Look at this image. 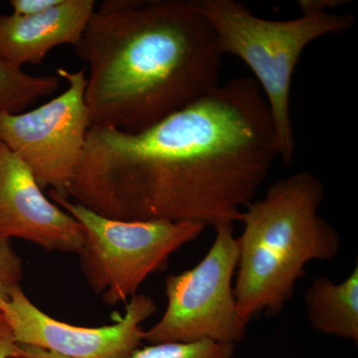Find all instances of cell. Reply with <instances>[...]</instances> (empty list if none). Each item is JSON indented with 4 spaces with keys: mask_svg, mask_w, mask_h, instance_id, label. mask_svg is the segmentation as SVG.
I'll list each match as a JSON object with an SVG mask.
<instances>
[{
    "mask_svg": "<svg viewBox=\"0 0 358 358\" xmlns=\"http://www.w3.org/2000/svg\"><path fill=\"white\" fill-rule=\"evenodd\" d=\"M324 194L322 181L301 171L272 183L263 197L245 205L233 292L247 324L262 313L278 317L293 298L306 266L341 253V235L319 214Z\"/></svg>",
    "mask_w": 358,
    "mask_h": 358,
    "instance_id": "cell-3",
    "label": "cell"
},
{
    "mask_svg": "<svg viewBox=\"0 0 358 358\" xmlns=\"http://www.w3.org/2000/svg\"><path fill=\"white\" fill-rule=\"evenodd\" d=\"M236 345L211 341L164 343L138 348L129 358H233Z\"/></svg>",
    "mask_w": 358,
    "mask_h": 358,
    "instance_id": "cell-13",
    "label": "cell"
},
{
    "mask_svg": "<svg viewBox=\"0 0 358 358\" xmlns=\"http://www.w3.org/2000/svg\"><path fill=\"white\" fill-rule=\"evenodd\" d=\"M0 238H20L48 252L78 254L81 224L50 201L26 166L0 141Z\"/></svg>",
    "mask_w": 358,
    "mask_h": 358,
    "instance_id": "cell-9",
    "label": "cell"
},
{
    "mask_svg": "<svg viewBox=\"0 0 358 358\" xmlns=\"http://www.w3.org/2000/svg\"><path fill=\"white\" fill-rule=\"evenodd\" d=\"M68 88L36 109L20 114L0 112V141L29 167L42 189L69 199L92 127L85 100L86 70H56Z\"/></svg>",
    "mask_w": 358,
    "mask_h": 358,
    "instance_id": "cell-7",
    "label": "cell"
},
{
    "mask_svg": "<svg viewBox=\"0 0 358 358\" xmlns=\"http://www.w3.org/2000/svg\"><path fill=\"white\" fill-rule=\"evenodd\" d=\"M49 196L81 224L80 267L92 291L109 306L128 303L148 275L166 270L169 257L207 227L200 222L115 220L52 190Z\"/></svg>",
    "mask_w": 358,
    "mask_h": 358,
    "instance_id": "cell-5",
    "label": "cell"
},
{
    "mask_svg": "<svg viewBox=\"0 0 358 358\" xmlns=\"http://www.w3.org/2000/svg\"><path fill=\"white\" fill-rule=\"evenodd\" d=\"M76 51L92 126L131 134L215 89L223 57L192 0H106Z\"/></svg>",
    "mask_w": 358,
    "mask_h": 358,
    "instance_id": "cell-2",
    "label": "cell"
},
{
    "mask_svg": "<svg viewBox=\"0 0 358 358\" xmlns=\"http://www.w3.org/2000/svg\"><path fill=\"white\" fill-rule=\"evenodd\" d=\"M20 345L14 339L10 327L0 312V358H20Z\"/></svg>",
    "mask_w": 358,
    "mask_h": 358,
    "instance_id": "cell-16",
    "label": "cell"
},
{
    "mask_svg": "<svg viewBox=\"0 0 358 358\" xmlns=\"http://www.w3.org/2000/svg\"><path fill=\"white\" fill-rule=\"evenodd\" d=\"M22 275V261L10 240L0 238V307L8 301L11 291L20 286Z\"/></svg>",
    "mask_w": 358,
    "mask_h": 358,
    "instance_id": "cell-14",
    "label": "cell"
},
{
    "mask_svg": "<svg viewBox=\"0 0 358 358\" xmlns=\"http://www.w3.org/2000/svg\"><path fill=\"white\" fill-rule=\"evenodd\" d=\"M95 10V0H61L34 15H0V53L18 68L40 64L55 47H76Z\"/></svg>",
    "mask_w": 358,
    "mask_h": 358,
    "instance_id": "cell-10",
    "label": "cell"
},
{
    "mask_svg": "<svg viewBox=\"0 0 358 358\" xmlns=\"http://www.w3.org/2000/svg\"><path fill=\"white\" fill-rule=\"evenodd\" d=\"M310 326L320 333L358 345V265L343 282L317 278L305 293Z\"/></svg>",
    "mask_w": 358,
    "mask_h": 358,
    "instance_id": "cell-11",
    "label": "cell"
},
{
    "mask_svg": "<svg viewBox=\"0 0 358 358\" xmlns=\"http://www.w3.org/2000/svg\"><path fill=\"white\" fill-rule=\"evenodd\" d=\"M61 78L33 76L16 67L0 53V112L20 114L40 98L60 87Z\"/></svg>",
    "mask_w": 358,
    "mask_h": 358,
    "instance_id": "cell-12",
    "label": "cell"
},
{
    "mask_svg": "<svg viewBox=\"0 0 358 358\" xmlns=\"http://www.w3.org/2000/svg\"><path fill=\"white\" fill-rule=\"evenodd\" d=\"M60 2L61 0H11L10 6L15 15L28 16L45 13Z\"/></svg>",
    "mask_w": 358,
    "mask_h": 358,
    "instance_id": "cell-15",
    "label": "cell"
},
{
    "mask_svg": "<svg viewBox=\"0 0 358 358\" xmlns=\"http://www.w3.org/2000/svg\"><path fill=\"white\" fill-rule=\"evenodd\" d=\"M192 2L215 33L222 55L239 58L255 75L274 122L279 157L289 166L294 154L291 90L296 65L308 45L348 31L355 16L329 13L345 3L339 0H300L301 15L289 20L259 17L234 0Z\"/></svg>",
    "mask_w": 358,
    "mask_h": 358,
    "instance_id": "cell-4",
    "label": "cell"
},
{
    "mask_svg": "<svg viewBox=\"0 0 358 358\" xmlns=\"http://www.w3.org/2000/svg\"><path fill=\"white\" fill-rule=\"evenodd\" d=\"M150 296L134 294L124 317L110 326L84 327L54 319L34 305L20 286L2 303L14 339L20 345L34 346L71 358H129L145 336L143 322L157 313Z\"/></svg>",
    "mask_w": 358,
    "mask_h": 358,
    "instance_id": "cell-8",
    "label": "cell"
},
{
    "mask_svg": "<svg viewBox=\"0 0 358 358\" xmlns=\"http://www.w3.org/2000/svg\"><path fill=\"white\" fill-rule=\"evenodd\" d=\"M255 79L240 77L154 126H92L68 195L121 221L239 222L279 157Z\"/></svg>",
    "mask_w": 358,
    "mask_h": 358,
    "instance_id": "cell-1",
    "label": "cell"
},
{
    "mask_svg": "<svg viewBox=\"0 0 358 358\" xmlns=\"http://www.w3.org/2000/svg\"><path fill=\"white\" fill-rule=\"evenodd\" d=\"M20 358H71L58 355V353L47 352V350L34 348V346L20 345Z\"/></svg>",
    "mask_w": 358,
    "mask_h": 358,
    "instance_id": "cell-17",
    "label": "cell"
},
{
    "mask_svg": "<svg viewBox=\"0 0 358 358\" xmlns=\"http://www.w3.org/2000/svg\"><path fill=\"white\" fill-rule=\"evenodd\" d=\"M214 229L215 239L201 261L166 278V312L145 331L148 345L211 341L236 345L246 338L248 324L240 315L233 292L237 238L231 224Z\"/></svg>",
    "mask_w": 358,
    "mask_h": 358,
    "instance_id": "cell-6",
    "label": "cell"
}]
</instances>
